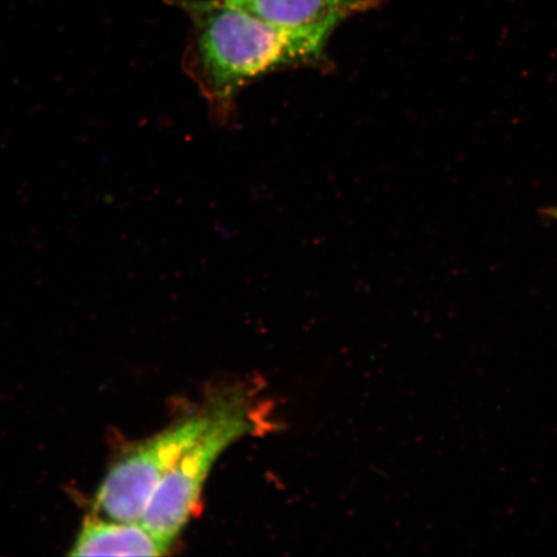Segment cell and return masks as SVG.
Instances as JSON below:
<instances>
[{
	"label": "cell",
	"mask_w": 557,
	"mask_h": 557,
	"mask_svg": "<svg viewBox=\"0 0 557 557\" xmlns=\"http://www.w3.org/2000/svg\"><path fill=\"white\" fill-rule=\"evenodd\" d=\"M289 33L330 41L348 17L371 10L375 0H224Z\"/></svg>",
	"instance_id": "cell-4"
},
{
	"label": "cell",
	"mask_w": 557,
	"mask_h": 557,
	"mask_svg": "<svg viewBox=\"0 0 557 557\" xmlns=\"http://www.w3.org/2000/svg\"><path fill=\"white\" fill-rule=\"evenodd\" d=\"M212 418V404L197 414L136 445L108 472L97 492L95 510L115 521H139L156 487Z\"/></svg>",
	"instance_id": "cell-3"
},
{
	"label": "cell",
	"mask_w": 557,
	"mask_h": 557,
	"mask_svg": "<svg viewBox=\"0 0 557 557\" xmlns=\"http://www.w3.org/2000/svg\"><path fill=\"white\" fill-rule=\"evenodd\" d=\"M546 214H548L549 218L557 221V207L547 209Z\"/></svg>",
	"instance_id": "cell-6"
},
{
	"label": "cell",
	"mask_w": 557,
	"mask_h": 557,
	"mask_svg": "<svg viewBox=\"0 0 557 557\" xmlns=\"http://www.w3.org/2000/svg\"><path fill=\"white\" fill-rule=\"evenodd\" d=\"M169 548L139 521H115L95 515L83 522L70 555L162 556Z\"/></svg>",
	"instance_id": "cell-5"
},
{
	"label": "cell",
	"mask_w": 557,
	"mask_h": 557,
	"mask_svg": "<svg viewBox=\"0 0 557 557\" xmlns=\"http://www.w3.org/2000/svg\"><path fill=\"white\" fill-rule=\"evenodd\" d=\"M212 403L211 422L160 480L139 520L170 547L191 518L215 461L230 445L253 431L255 421L243 395L227 393Z\"/></svg>",
	"instance_id": "cell-2"
},
{
	"label": "cell",
	"mask_w": 557,
	"mask_h": 557,
	"mask_svg": "<svg viewBox=\"0 0 557 557\" xmlns=\"http://www.w3.org/2000/svg\"><path fill=\"white\" fill-rule=\"evenodd\" d=\"M191 18L184 67L215 122L232 120L242 90L271 73L330 67L329 41L277 29L224 0H174Z\"/></svg>",
	"instance_id": "cell-1"
}]
</instances>
